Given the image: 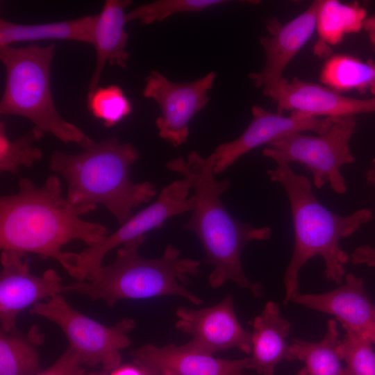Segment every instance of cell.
<instances>
[{
  "label": "cell",
  "mask_w": 375,
  "mask_h": 375,
  "mask_svg": "<svg viewBox=\"0 0 375 375\" xmlns=\"http://www.w3.org/2000/svg\"><path fill=\"white\" fill-rule=\"evenodd\" d=\"M19 192L0 198V247L25 254L34 253L43 259L53 258L76 278L73 252L62 247L75 240L88 246L108 235L102 224L83 220L88 213L62 196L60 182L49 176L43 185L27 179L19 181Z\"/></svg>",
  "instance_id": "cell-1"
},
{
  "label": "cell",
  "mask_w": 375,
  "mask_h": 375,
  "mask_svg": "<svg viewBox=\"0 0 375 375\" xmlns=\"http://www.w3.org/2000/svg\"><path fill=\"white\" fill-rule=\"evenodd\" d=\"M216 156L214 152L202 157L195 151L186 158L179 156L167 162L166 167L188 179L194 192L192 215L183 228L195 233L206 255V262L213 267L208 276L213 288L232 281L241 288L249 290L256 298L263 297L260 283L246 276L241 262L243 248L255 240H269L272 233L268 226L256 228L234 219L224 207L220 196L228 188V179L215 177Z\"/></svg>",
  "instance_id": "cell-2"
},
{
  "label": "cell",
  "mask_w": 375,
  "mask_h": 375,
  "mask_svg": "<svg viewBox=\"0 0 375 375\" xmlns=\"http://www.w3.org/2000/svg\"><path fill=\"white\" fill-rule=\"evenodd\" d=\"M79 145L83 151L78 153L55 150L49 164L66 181V198L74 206L90 212L103 205L121 226L135 208L156 195L153 183L131 180V168L140 157L131 143L115 136L97 142L86 135Z\"/></svg>",
  "instance_id": "cell-3"
},
{
  "label": "cell",
  "mask_w": 375,
  "mask_h": 375,
  "mask_svg": "<svg viewBox=\"0 0 375 375\" xmlns=\"http://www.w3.org/2000/svg\"><path fill=\"white\" fill-rule=\"evenodd\" d=\"M276 164L275 169L268 170L267 175L272 181L279 183L288 195L294 234L292 256L283 278V303L287 304L299 293V271L314 256L323 258L326 279L336 283L342 281L349 256L342 250L340 241L369 222L373 213L369 209H360L347 216L331 212L315 197L307 177L295 174L287 163Z\"/></svg>",
  "instance_id": "cell-4"
},
{
  "label": "cell",
  "mask_w": 375,
  "mask_h": 375,
  "mask_svg": "<svg viewBox=\"0 0 375 375\" xmlns=\"http://www.w3.org/2000/svg\"><path fill=\"white\" fill-rule=\"evenodd\" d=\"M146 235L132 239L117 250L114 260L102 266L88 280L65 285L62 292L76 293L91 301L101 300L108 307L124 299H143L158 296H178L194 304L201 303L183 285L190 283V276L200 272V262L180 258L178 249L172 244L162 256L156 259L142 257L139 247Z\"/></svg>",
  "instance_id": "cell-5"
},
{
  "label": "cell",
  "mask_w": 375,
  "mask_h": 375,
  "mask_svg": "<svg viewBox=\"0 0 375 375\" xmlns=\"http://www.w3.org/2000/svg\"><path fill=\"white\" fill-rule=\"evenodd\" d=\"M55 48L54 43L0 47V60L6 69L0 114L25 117L42 133L79 145L86 135L60 115L51 94L50 72Z\"/></svg>",
  "instance_id": "cell-6"
},
{
  "label": "cell",
  "mask_w": 375,
  "mask_h": 375,
  "mask_svg": "<svg viewBox=\"0 0 375 375\" xmlns=\"http://www.w3.org/2000/svg\"><path fill=\"white\" fill-rule=\"evenodd\" d=\"M356 127L354 116L335 119L325 134L293 133L268 144L262 154L276 163L299 162L312 173L317 188L329 183L335 193L342 194L347 188L340 168L355 160L349 143Z\"/></svg>",
  "instance_id": "cell-7"
},
{
  "label": "cell",
  "mask_w": 375,
  "mask_h": 375,
  "mask_svg": "<svg viewBox=\"0 0 375 375\" xmlns=\"http://www.w3.org/2000/svg\"><path fill=\"white\" fill-rule=\"evenodd\" d=\"M29 312L60 327L85 365H101L108 372L119 367L120 351L131 344L128 333L135 326V321L128 317L105 326L74 309L60 294L35 303Z\"/></svg>",
  "instance_id": "cell-8"
},
{
  "label": "cell",
  "mask_w": 375,
  "mask_h": 375,
  "mask_svg": "<svg viewBox=\"0 0 375 375\" xmlns=\"http://www.w3.org/2000/svg\"><path fill=\"white\" fill-rule=\"evenodd\" d=\"M191 189V183L185 178L172 182L161 190L155 202L133 215L114 233L81 252L74 253L76 281L90 279L102 266L106 255L117 247L161 227L174 215L192 211L195 198L189 197Z\"/></svg>",
  "instance_id": "cell-9"
},
{
  "label": "cell",
  "mask_w": 375,
  "mask_h": 375,
  "mask_svg": "<svg viewBox=\"0 0 375 375\" xmlns=\"http://www.w3.org/2000/svg\"><path fill=\"white\" fill-rule=\"evenodd\" d=\"M217 76L210 72L196 80L174 82L156 70H151L144 79L142 95L153 100L160 115L155 123L159 136L178 147L185 142L191 119L209 101L208 92Z\"/></svg>",
  "instance_id": "cell-10"
},
{
  "label": "cell",
  "mask_w": 375,
  "mask_h": 375,
  "mask_svg": "<svg viewBox=\"0 0 375 375\" xmlns=\"http://www.w3.org/2000/svg\"><path fill=\"white\" fill-rule=\"evenodd\" d=\"M24 256L11 250L1 253L0 330L3 331L17 328V317L24 309L60 294L65 286L53 269L33 275Z\"/></svg>",
  "instance_id": "cell-11"
},
{
  "label": "cell",
  "mask_w": 375,
  "mask_h": 375,
  "mask_svg": "<svg viewBox=\"0 0 375 375\" xmlns=\"http://www.w3.org/2000/svg\"><path fill=\"white\" fill-rule=\"evenodd\" d=\"M175 313V328L192 337L184 344L186 347L208 355L234 347L252 352V333L240 324L231 294L215 306L198 310L178 307Z\"/></svg>",
  "instance_id": "cell-12"
},
{
  "label": "cell",
  "mask_w": 375,
  "mask_h": 375,
  "mask_svg": "<svg viewBox=\"0 0 375 375\" xmlns=\"http://www.w3.org/2000/svg\"><path fill=\"white\" fill-rule=\"evenodd\" d=\"M252 119L243 133L233 141L220 144L215 149V174H220L233 165L251 150L268 144L293 133L312 131L318 135L326 133L333 119L319 118L291 112L288 117L265 110L255 105L251 108Z\"/></svg>",
  "instance_id": "cell-13"
},
{
  "label": "cell",
  "mask_w": 375,
  "mask_h": 375,
  "mask_svg": "<svg viewBox=\"0 0 375 375\" xmlns=\"http://www.w3.org/2000/svg\"><path fill=\"white\" fill-rule=\"evenodd\" d=\"M276 103V112L291 110L305 115L324 116L333 119L358 114L375 112V97L357 99L342 94L331 88L303 81L283 78L278 84L262 92Z\"/></svg>",
  "instance_id": "cell-14"
},
{
  "label": "cell",
  "mask_w": 375,
  "mask_h": 375,
  "mask_svg": "<svg viewBox=\"0 0 375 375\" xmlns=\"http://www.w3.org/2000/svg\"><path fill=\"white\" fill-rule=\"evenodd\" d=\"M318 5L319 1H313L304 12L285 24L275 17L266 20L267 35L260 38L265 51V65L260 72L249 74L254 85L262 88V92L283 78L286 67L312 37L316 29Z\"/></svg>",
  "instance_id": "cell-15"
},
{
  "label": "cell",
  "mask_w": 375,
  "mask_h": 375,
  "mask_svg": "<svg viewBox=\"0 0 375 375\" xmlns=\"http://www.w3.org/2000/svg\"><path fill=\"white\" fill-rule=\"evenodd\" d=\"M134 365L144 375L168 372L173 375H247L250 357L224 360L186 347L169 344H147L130 352Z\"/></svg>",
  "instance_id": "cell-16"
},
{
  "label": "cell",
  "mask_w": 375,
  "mask_h": 375,
  "mask_svg": "<svg viewBox=\"0 0 375 375\" xmlns=\"http://www.w3.org/2000/svg\"><path fill=\"white\" fill-rule=\"evenodd\" d=\"M291 301L333 315L344 330L362 334L375 344V305L365 292L362 278L347 274L339 288L321 294L298 293Z\"/></svg>",
  "instance_id": "cell-17"
},
{
  "label": "cell",
  "mask_w": 375,
  "mask_h": 375,
  "mask_svg": "<svg viewBox=\"0 0 375 375\" xmlns=\"http://www.w3.org/2000/svg\"><path fill=\"white\" fill-rule=\"evenodd\" d=\"M250 324L253 326L252 356L249 369L259 375H274L279 362L297 359L293 348L285 341L291 324L281 316L277 303L268 301Z\"/></svg>",
  "instance_id": "cell-18"
},
{
  "label": "cell",
  "mask_w": 375,
  "mask_h": 375,
  "mask_svg": "<svg viewBox=\"0 0 375 375\" xmlns=\"http://www.w3.org/2000/svg\"><path fill=\"white\" fill-rule=\"evenodd\" d=\"M131 0H106L99 13L94 15L92 45L96 51V63L88 85L89 91L97 88L105 65L125 68L129 58L126 50L128 34L124 29L125 9Z\"/></svg>",
  "instance_id": "cell-19"
},
{
  "label": "cell",
  "mask_w": 375,
  "mask_h": 375,
  "mask_svg": "<svg viewBox=\"0 0 375 375\" xmlns=\"http://www.w3.org/2000/svg\"><path fill=\"white\" fill-rule=\"evenodd\" d=\"M94 15L56 22L22 24L0 19V47L22 42L72 40L92 44Z\"/></svg>",
  "instance_id": "cell-20"
},
{
  "label": "cell",
  "mask_w": 375,
  "mask_h": 375,
  "mask_svg": "<svg viewBox=\"0 0 375 375\" xmlns=\"http://www.w3.org/2000/svg\"><path fill=\"white\" fill-rule=\"evenodd\" d=\"M367 17V9L358 1H319L316 20L319 40L314 47L315 54L331 58L329 46L340 43L346 34L359 32Z\"/></svg>",
  "instance_id": "cell-21"
},
{
  "label": "cell",
  "mask_w": 375,
  "mask_h": 375,
  "mask_svg": "<svg viewBox=\"0 0 375 375\" xmlns=\"http://www.w3.org/2000/svg\"><path fill=\"white\" fill-rule=\"evenodd\" d=\"M44 335L38 325L23 333L17 328L0 330V375H36L40 372L38 347Z\"/></svg>",
  "instance_id": "cell-22"
},
{
  "label": "cell",
  "mask_w": 375,
  "mask_h": 375,
  "mask_svg": "<svg viewBox=\"0 0 375 375\" xmlns=\"http://www.w3.org/2000/svg\"><path fill=\"white\" fill-rule=\"evenodd\" d=\"M320 81L340 92L356 90L375 96V60L363 62L347 55L332 56L322 69Z\"/></svg>",
  "instance_id": "cell-23"
},
{
  "label": "cell",
  "mask_w": 375,
  "mask_h": 375,
  "mask_svg": "<svg viewBox=\"0 0 375 375\" xmlns=\"http://www.w3.org/2000/svg\"><path fill=\"white\" fill-rule=\"evenodd\" d=\"M338 336L335 320L329 319L320 342L292 339L291 346L297 359L304 362L307 375H347L338 353Z\"/></svg>",
  "instance_id": "cell-24"
},
{
  "label": "cell",
  "mask_w": 375,
  "mask_h": 375,
  "mask_svg": "<svg viewBox=\"0 0 375 375\" xmlns=\"http://www.w3.org/2000/svg\"><path fill=\"white\" fill-rule=\"evenodd\" d=\"M44 133L33 127L24 135L11 140L6 133V123L0 122V172L18 175L22 166L31 167L42 158V152L34 143Z\"/></svg>",
  "instance_id": "cell-25"
},
{
  "label": "cell",
  "mask_w": 375,
  "mask_h": 375,
  "mask_svg": "<svg viewBox=\"0 0 375 375\" xmlns=\"http://www.w3.org/2000/svg\"><path fill=\"white\" fill-rule=\"evenodd\" d=\"M87 107L106 127H112L128 116L132 104L122 89L115 85L98 87L87 94Z\"/></svg>",
  "instance_id": "cell-26"
},
{
  "label": "cell",
  "mask_w": 375,
  "mask_h": 375,
  "mask_svg": "<svg viewBox=\"0 0 375 375\" xmlns=\"http://www.w3.org/2000/svg\"><path fill=\"white\" fill-rule=\"evenodd\" d=\"M223 0H158L142 4L126 14V22L149 25L182 12H196L226 3Z\"/></svg>",
  "instance_id": "cell-27"
},
{
  "label": "cell",
  "mask_w": 375,
  "mask_h": 375,
  "mask_svg": "<svg viewBox=\"0 0 375 375\" xmlns=\"http://www.w3.org/2000/svg\"><path fill=\"white\" fill-rule=\"evenodd\" d=\"M338 346V353L346 363L347 375H375V352L371 340L354 331L347 329Z\"/></svg>",
  "instance_id": "cell-28"
},
{
  "label": "cell",
  "mask_w": 375,
  "mask_h": 375,
  "mask_svg": "<svg viewBox=\"0 0 375 375\" xmlns=\"http://www.w3.org/2000/svg\"><path fill=\"white\" fill-rule=\"evenodd\" d=\"M79 354L69 345L55 362L36 375H87Z\"/></svg>",
  "instance_id": "cell-29"
},
{
  "label": "cell",
  "mask_w": 375,
  "mask_h": 375,
  "mask_svg": "<svg viewBox=\"0 0 375 375\" xmlns=\"http://www.w3.org/2000/svg\"><path fill=\"white\" fill-rule=\"evenodd\" d=\"M349 261L353 265L375 267V247L368 244L358 247L349 256Z\"/></svg>",
  "instance_id": "cell-30"
},
{
  "label": "cell",
  "mask_w": 375,
  "mask_h": 375,
  "mask_svg": "<svg viewBox=\"0 0 375 375\" xmlns=\"http://www.w3.org/2000/svg\"><path fill=\"white\" fill-rule=\"evenodd\" d=\"M362 29L367 33L372 49L375 52V14L365 18Z\"/></svg>",
  "instance_id": "cell-31"
},
{
  "label": "cell",
  "mask_w": 375,
  "mask_h": 375,
  "mask_svg": "<svg viewBox=\"0 0 375 375\" xmlns=\"http://www.w3.org/2000/svg\"><path fill=\"white\" fill-rule=\"evenodd\" d=\"M110 375H144L135 365H124L118 367L111 372Z\"/></svg>",
  "instance_id": "cell-32"
},
{
  "label": "cell",
  "mask_w": 375,
  "mask_h": 375,
  "mask_svg": "<svg viewBox=\"0 0 375 375\" xmlns=\"http://www.w3.org/2000/svg\"><path fill=\"white\" fill-rule=\"evenodd\" d=\"M365 178L369 185L375 187V157L372 160L370 168L365 173Z\"/></svg>",
  "instance_id": "cell-33"
},
{
  "label": "cell",
  "mask_w": 375,
  "mask_h": 375,
  "mask_svg": "<svg viewBox=\"0 0 375 375\" xmlns=\"http://www.w3.org/2000/svg\"><path fill=\"white\" fill-rule=\"evenodd\" d=\"M109 372H110L103 369L102 371H99V372H92L88 373L87 375H110Z\"/></svg>",
  "instance_id": "cell-34"
},
{
  "label": "cell",
  "mask_w": 375,
  "mask_h": 375,
  "mask_svg": "<svg viewBox=\"0 0 375 375\" xmlns=\"http://www.w3.org/2000/svg\"><path fill=\"white\" fill-rule=\"evenodd\" d=\"M296 375H307V372H306V370L305 369V367L301 369L297 373Z\"/></svg>",
  "instance_id": "cell-35"
},
{
  "label": "cell",
  "mask_w": 375,
  "mask_h": 375,
  "mask_svg": "<svg viewBox=\"0 0 375 375\" xmlns=\"http://www.w3.org/2000/svg\"><path fill=\"white\" fill-rule=\"evenodd\" d=\"M158 375H173V374H170V373H168V372H163V373L160 374H158Z\"/></svg>",
  "instance_id": "cell-36"
}]
</instances>
